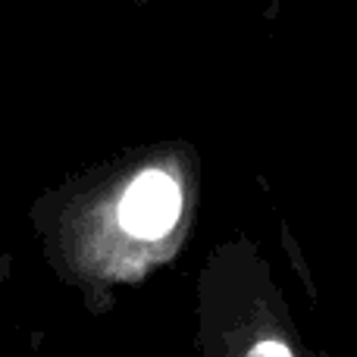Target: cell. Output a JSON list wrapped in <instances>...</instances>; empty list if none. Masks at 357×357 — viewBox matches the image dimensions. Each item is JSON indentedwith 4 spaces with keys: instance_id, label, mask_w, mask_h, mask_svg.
I'll list each match as a JSON object with an SVG mask.
<instances>
[{
    "instance_id": "1",
    "label": "cell",
    "mask_w": 357,
    "mask_h": 357,
    "mask_svg": "<svg viewBox=\"0 0 357 357\" xmlns=\"http://www.w3.org/2000/svg\"><path fill=\"white\" fill-rule=\"evenodd\" d=\"M182 210L178 182L163 169L135 176L119 201V226L135 238H160L176 226Z\"/></svg>"
},
{
    "instance_id": "2",
    "label": "cell",
    "mask_w": 357,
    "mask_h": 357,
    "mask_svg": "<svg viewBox=\"0 0 357 357\" xmlns=\"http://www.w3.org/2000/svg\"><path fill=\"white\" fill-rule=\"evenodd\" d=\"M245 357H298V354H295V348L285 339H279V335H264V339H257L248 348Z\"/></svg>"
}]
</instances>
